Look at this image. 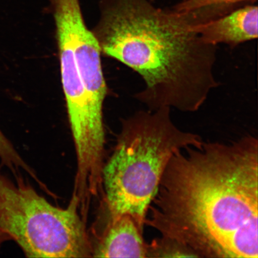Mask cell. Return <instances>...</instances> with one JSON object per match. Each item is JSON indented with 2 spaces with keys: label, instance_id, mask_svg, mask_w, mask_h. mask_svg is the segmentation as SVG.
<instances>
[{
  "label": "cell",
  "instance_id": "3957f363",
  "mask_svg": "<svg viewBox=\"0 0 258 258\" xmlns=\"http://www.w3.org/2000/svg\"><path fill=\"white\" fill-rule=\"evenodd\" d=\"M171 109L140 111L122 120L117 144L103 167L102 191L109 215H131L143 229L171 158L203 143L198 134L177 127Z\"/></svg>",
  "mask_w": 258,
  "mask_h": 258
},
{
  "label": "cell",
  "instance_id": "5b68a950",
  "mask_svg": "<svg viewBox=\"0 0 258 258\" xmlns=\"http://www.w3.org/2000/svg\"><path fill=\"white\" fill-rule=\"evenodd\" d=\"M55 26L66 31L72 44L77 70L97 117L103 120L106 85L98 41L84 20L80 0H48Z\"/></svg>",
  "mask_w": 258,
  "mask_h": 258
},
{
  "label": "cell",
  "instance_id": "7a4b0ae2",
  "mask_svg": "<svg viewBox=\"0 0 258 258\" xmlns=\"http://www.w3.org/2000/svg\"><path fill=\"white\" fill-rule=\"evenodd\" d=\"M92 32L101 53L143 79L135 97L150 111L167 106L199 110L219 86L217 46L192 29L185 13L156 8L148 0H101Z\"/></svg>",
  "mask_w": 258,
  "mask_h": 258
},
{
  "label": "cell",
  "instance_id": "8992f818",
  "mask_svg": "<svg viewBox=\"0 0 258 258\" xmlns=\"http://www.w3.org/2000/svg\"><path fill=\"white\" fill-rule=\"evenodd\" d=\"M143 234L144 229L131 215H109L104 230L92 243V257H147L148 243Z\"/></svg>",
  "mask_w": 258,
  "mask_h": 258
},
{
  "label": "cell",
  "instance_id": "6da1fadb",
  "mask_svg": "<svg viewBox=\"0 0 258 258\" xmlns=\"http://www.w3.org/2000/svg\"><path fill=\"white\" fill-rule=\"evenodd\" d=\"M145 225L198 257H258V140L204 143L171 158Z\"/></svg>",
  "mask_w": 258,
  "mask_h": 258
},
{
  "label": "cell",
  "instance_id": "52a82bcc",
  "mask_svg": "<svg viewBox=\"0 0 258 258\" xmlns=\"http://www.w3.org/2000/svg\"><path fill=\"white\" fill-rule=\"evenodd\" d=\"M257 16V6L249 4L215 20L192 26V29L206 43L216 46L225 44L234 48L256 39Z\"/></svg>",
  "mask_w": 258,
  "mask_h": 258
},
{
  "label": "cell",
  "instance_id": "8fae6325",
  "mask_svg": "<svg viewBox=\"0 0 258 258\" xmlns=\"http://www.w3.org/2000/svg\"><path fill=\"white\" fill-rule=\"evenodd\" d=\"M6 241H8L7 238L0 233V248H1L2 244Z\"/></svg>",
  "mask_w": 258,
  "mask_h": 258
},
{
  "label": "cell",
  "instance_id": "30bf717a",
  "mask_svg": "<svg viewBox=\"0 0 258 258\" xmlns=\"http://www.w3.org/2000/svg\"><path fill=\"white\" fill-rule=\"evenodd\" d=\"M0 160L3 165L8 167L15 176L25 170L30 175L33 172L15 150L12 144L0 130Z\"/></svg>",
  "mask_w": 258,
  "mask_h": 258
},
{
  "label": "cell",
  "instance_id": "9c48e42d",
  "mask_svg": "<svg viewBox=\"0 0 258 258\" xmlns=\"http://www.w3.org/2000/svg\"><path fill=\"white\" fill-rule=\"evenodd\" d=\"M147 257H198L195 251L173 238L161 235L147 245Z\"/></svg>",
  "mask_w": 258,
  "mask_h": 258
},
{
  "label": "cell",
  "instance_id": "ba28073f",
  "mask_svg": "<svg viewBox=\"0 0 258 258\" xmlns=\"http://www.w3.org/2000/svg\"><path fill=\"white\" fill-rule=\"evenodd\" d=\"M256 0H182L172 8L177 12H196L209 22Z\"/></svg>",
  "mask_w": 258,
  "mask_h": 258
},
{
  "label": "cell",
  "instance_id": "277c9868",
  "mask_svg": "<svg viewBox=\"0 0 258 258\" xmlns=\"http://www.w3.org/2000/svg\"><path fill=\"white\" fill-rule=\"evenodd\" d=\"M0 172V233L28 257H92L91 239L77 203L56 207L24 182Z\"/></svg>",
  "mask_w": 258,
  "mask_h": 258
}]
</instances>
